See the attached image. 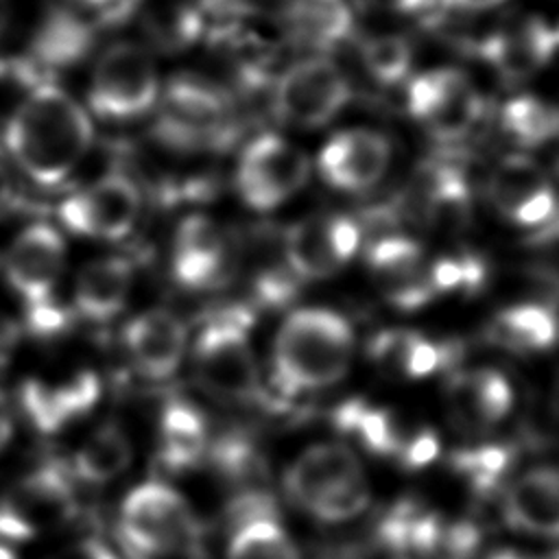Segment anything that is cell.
I'll return each instance as SVG.
<instances>
[{
    "instance_id": "6da1fadb",
    "label": "cell",
    "mask_w": 559,
    "mask_h": 559,
    "mask_svg": "<svg viewBox=\"0 0 559 559\" xmlns=\"http://www.w3.org/2000/svg\"><path fill=\"white\" fill-rule=\"evenodd\" d=\"M94 140L90 114L55 85H37L4 127V144L24 175L41 186L61 183Z\"/></svg>"
},
{
    "instance_id": "7a4b0ae2",
    "label": "cell",
    "mask_w": 559,
    "mask_h": 559,
    "mask_svg": "<svg viewBox=\"0 0 559 559\" xmlns=\"http://www.w3.org/2000/svg\"><path fill=\"white\" fill-rule=\"evenodd\" d=\"M352 354L354 332L341 314L301 308L275 334L273 376L284 393L321 389L347 373Z\"/></svg>"
},
{
    "instance_id": "3957f363",
    "label": "cell",
    "mask_w": 559,
    "mask_h": 559,
    "mask_svg": "<svg viewBox=\"0 0 559 559\" xmlns=\"http://www.w3.org/2000/svg\"><path fill=\"white\" fill-rule=\"evenodd\" d=\"M253 312L231 304L216 310L194 343L199 382L214 395L249 402L260 395V369L247 338Z\"/></svg>"
},
{
    "instance_id": "277c9868",
    "label": "cell",
    "mask_w": 559,
    "mask_h": 559,
    "mask_svg": "<svg viewBox=\"0 0 559 559\" xmlns=\"http://www.w3.org/2000/svg\"><path fill=\"white\" fill-rule=\"evenodd\" d=\"M159 96V79L151 55L138 44L109 46L94 66L90 105L107 120H131L146 114Z\"/></svg>"
},
{
    "instance_id": "5b68a950",
    "label": "cell",
    "mask_w": 559,
    "mask_h": 559,
    "mask_svg": "<svg viewBox=\"0 0 559 559\" xmlns=\"http://www.w3.org/2000/svg\"><path fill=\"white\" fill-rule=\"evenodd\" d=\"M120 535L131 555L194 544L199 524L188 502L164 483L129 491L120 509Z\"/></svg>"
},
{
    "instance_id": "8992f818",
    "label": "cell",
    "mask_w": 559,
    "mask_h": 559,
    "mask_svg": "<svg viewBox=\"0 0 559 559\" xmlns=\"http://www.w3.org/2000/svg\"><path fill=\"white\" fill-rule=\"evenodd\" d=\"M76 502L70 480L55 465L20 478L0 498V535L11 542L35 539L66 524Z\"/></svg>"
},
{
    "instance_id": "52a82bcc",
    "label": "cell",
    "mask_w": 559,
    "mask_h": 559,
    "mask_svg": "<svg viewBox=\"0 0 559 559\" xmlns=\"http://www.w3.org/2000/svg\"><path fill=\"white\" fill-rule=\"evenodd\" d=\"M349 94V83L336 63L310 57L280 74L273 87V111L288 124L314 129L330 122L345 107Z\"/></svg>"
},
{
    "instance_id": "ba28073f",
    "label": "cell",
    "mask_w": 559,
    "mask_h": 559,
    "mask_svg": "<svg viewBox=\"0 0 559 559\" xmlns=\"http://www.w3.org/2000/svg\"><path fill=\"white\" fill-rule=\"evenodd\" d=\"M411 116L437 140L465 138L483 114V98L472 81L452 68L417 74L406 90Z\"/></svg>"
},
{
    "instance_id": "9c48e42d",
    "label": "cell",
    "mask_w": 559,
    "mask_h": 559,
    "mask_svg": "<svg viewBox=\"0 0 559 559\" xmlns=\"http://www.w3.org/2000/svg\"><path fill=\"white\" fill-rule=\"evenodd\" d=\"M310 175V162L304 151L275 133L251 140L236 168V188L240 199L260 212L288 201Z\"/></svg>"
},
{
    "instance_id": "30bf717a",
    "label": "cell",
    "mask_w": 559,
    "mask_h": 559,
    "mask_svg": "<svg viewBox=\"0 0 559 559\" xmlns=\"http://www.w3.org/2000/svg\"><path fill=\"white\" fill-rule=\"evenodd\" d=\"M140 207L138 186L127 175L111 173L68 197L59 205V218L79 236L118 240L133 229Z\"/></svg>"
},
{
    "instance_id": "8fae6325",
    "label": "cell",
    "mask_w": 559,
    "mask_h": 559,
    "mask_svg": "<svg viewBox=\"0 0 559 559\" xmlns=\"http://www.w3.org/2000/svg\"><path fill=\"white\" fill-rule=\"evenodd\" d=\"M360 227L345 214H317L290 225L284 234L286 266L299 280L334 275L358 249Z\"/></svg>"
},
{
    "instance_id": "7c38bea8",
    "label": "cell",
    "mask_w": 559,
    "mask_h": 559,
    "mask_svg": "<svg viewBox=\"0 0 559 559\" xmlns=\"http://www.w3.org/2000/svg\"><path fill=\"white\" fill-rule=\"evenodd\" d=\"M227 116L229 105L221 90L197 76H177L164 96L159 131L179 146L210 144L225 135Z\"/></svg>"
},
{
    "instance_id": "4fadbf2b",
    "label": "cell",
    "mask_w": 559,
    "mask_h": 559,
    "mask_svg": "<svg viewBox=\"0 0 559 559\" xmlns=\"http://www.w3.org/2000/svg\"><path fill=\"white\" fill-rule=\"evenodd\" d=\"M63 264L66 245L61 234L46 223H33L9 245L4 275L24 304L37 308L52 301Z\"/></svg>"
},
{
    "instance_id": "5bb4252c",
    "label": "cell",
    "mask_w": 559,
    "mask_h": 559,
    "mask_svg": "<svg viewBox=\"0 0 559 559\" xmlns=\"http://www.w3.org/2000/svg\"><path fill=\"white\" fill-rule=\"evenodd\" d=\"M487 197L502 216L526 227L544 225L557 212L548 175L526 155H507L491 168Z\"/></svg>"
},
{
    "instance_id": "9a60e30c",
    "label": "cell",
    "mask_w": 559,
    "mask_h": 559,
    "mask_svg": "<svg viewBox=\"0 0 559 559\" xmlns=\"http://www.w3.org/2000/svg\"><path fill=\"white\" fill-rule=\"evenodd\" d=\"M367 480L356 454L343 443H319L299 454L284 474L288 498L304 511Z\"/></svg>"
},
{
    "instance_id": "2e32d148",
    "label": "cell",
    "mask_w": 559,
    "mask_h": 559,
    "mask_svg": "<svg viewBox=\"0 0 559 559\" xmlns=\"http://www.w3.org/2000/svg\"><path fill=\"white\" fill-rule=\"evenodd\" d=\"M391 146L371 129H345L328 140L319 153L323 179L343 192H365L386 173Z\"/></svg>"
},
{
    "instance_id": "e0dca14e",
    "label": "cell",
    "mask_w": 559,
    "mask_h": 559,
    "mask_svg": "<svg viewBox=\"0 0 559 559\" xmlns=\"http://www.w3.org/2000/svg\"><path fill=\"white\" fill-rule=\"evenodd\" d=\"M367 266L386 301L415 310L435 297L421 247L406 236H382L367 249Z\"/></svg>"
},
{
    "instance_id": "ac0fdd59",
    "label": "cell",
    "mask_w": 559,
    "mask_h": 559,
    "mask_svg": "<svg viewBox=\"0 0 559 559\" xmlns=\"http://www.w3.org/2000/svg\"><path fill=\"white\" fill-rule=\"evenodd\" d=\"M557 48L555 31L542 17L504 22L480 41V55L507 81H524L539 72Z\"/></svg>"
},
{
    "instance_id": "d6986e66",
    "label": "cell",
    "mask_w": 559,
    "mask_h": 559,
    "mask_svg": "<svg viewBox=\"0 0 559 559\" xmlns=\"http://www.w3.org/2000/svg\"><path fill=\"white\" fill-rule=\"evenodd\" d=\"M445 402L452 424L480 435L500 424L513 404L511 384L496 369L456 371L445 384Z\"/></svg>"
},
{
    "instance_id": "ffe728a7",
    "label": "cell",
    "mask_w": 559,
    "mask_h": 559,
    "mask_svg": "<svg viewBox=\"0 0 559 559\" xmlns=\"http://www.w3.org/2000/svg\"><path fill=\"white\" fill-rule=\"evenodd\" d=\"M170 266L183 288H207L225 280L229 269L223 229L203 214L186 216L173 238Z\"/></svg>"
},
{
    "instance_id": "44dd1931",
    "label": "cell",
    "mask_w": 559,
    "mask_h": 559,
    "mask_svg": "<svg viewBox=\"0 0 559 559\" xmlns=\"http://www.w3.org/2000/svg\"><path fill=\"white\" fill-rule=\"evenodd\" d=\"M100 395V382L92 371H76L61 380H26L20 402L35 428L57 432L85 415Z\"/></svg>"
},
{
    "instance_id": "7402d4cb",
    "label": "cell",
    "mask_w": 559,
    "mask_h": 559,
    "mask_svg": "<svg viewBox=\"0 0 559 559\" xmlns=\"http://www.w3.org/2000/svg\"><path fill=\"white\" fill-rule=\"evenodd\" d=\"M188 332L168 310H146L124 328V345L135 369L151 378H170L183 360Z\"/></svg>"
},
{
    "instance_id": "603a6c76",
    "label": "cell",
    "mask_w": 559,
    "mask_h": 559,
    "mask_svg": "<svg viewBox=\"0 0 559 559\" xmlns=\"http://www.w3.org/2000/svg\"><path fill=\"white\" fill-rule=\"evenodd\" d=\"M504 518L520 531L559 537V467H535L515 478L504 493Z\"/></svg>"
},
{
    "instance_id": "cb8c5ba5",
    "label": "cell",
    "mask_w": 559,
    "mask_h": 559,
    "mask_svg": "<svg viewBox=\"0 0 559 559\" xmlns=\"http://www.w3.org/2000/svg\"><path fill=\"white\" fill-rule=\"evenodd\" d=\"M133 269L124 258L109 255L87 262L74 282V308L87 321H109L127 304Z\"/></svg>"
},
{
    "instance_id": "d4e9b609",
    "label": "cell",
    "mask_w": 559,
    "mask_h": 559,
    "mask_svg": "<svg viewBox=\"0 0 559 559\" xmlns=\"http://www.w3.org/2000/svg\"><path fill=\"white\" fill-rule=\"evenodd\" d=\"M452 347L435 343L413 330H384L369 343L371 360L406 378H426L450 360Z\"/></svg>"
},
{
    "instance_id": "484cf974",
    "label": "cell",
    "mask_w": 559,
    "mask_h": 559,
    "mask_svg": "<svg viewBox=\"0 0 559 559\" xmlns=\"http://www.w3.org/2000/svg\"><path fill=\"white\" fill-rule=\"evenodd\" d=\"M284 22L293 37L317 50L336 48L354 31L347 0H288Z\"/></svg>"
},
{
    "instance_id": "4316f807",
    "label": "cell",
    "mask_w": 559,
    "mask_h": 559,
    "mask_svg": "<svg viewBox=\"0 0 559 559\" xmlns=\"http://www.w3.org/2000/svg\"><path fill=\"white\" fill-rule=\"evenodd\" d=\"M489 341L515 354L544 352L557 341V317L544 304H518L498 312Z\"/></svg>"
},
{
    "instance_id": "83f0119b",
    "label": "cell",
    "mask_w": 559,
    "mask_h": 559,
    "mask_svg": "<svg viewBox=\"0 0 559 559\" xmlns=\"http://www.w3.org/2000/svg\"><path fill=\"white\" fill-rule=\"evenodd\" d=\"M207 450V428L203 415L183 402L164 408L159 424V454L168 469L183 472L194 467Z\"/></svg>"
},
{
    "instance_id": "f1b7e54d",
    "label": "cell",
    "mask_w": 559,
    "mask_h": 559,
    "mask_svg": "<svg viewBox=\"0 0 559 559\" xmlns=\"http://www.w3.org/2000/svg\"><path fill=\"white\" fill-rule=\"evenodd\" d=\"M334 426L356 437L369 452L380 456H397L404 435L391 411L380 406H369L362 400H347L332 413Z\"/></svg>"
},
{
    "instance_id": "f546056e",
    "label": "cell",
    "mask_w": 559,
    "mask_h": 559,
    "mask_svg": "<svg viewBox=\"0 0 559 559\" xmlns=\"http://www.w3.org/2000/svg\"><path fill=\"white\" fill-rule=\"evenodd\" d=\"M133 456L129 437L120 426L107 424L96 428L74 454V472L81 480L103 485L120 476Z\"/></svg>"
},
{
    "instance_id": "4dcf8cb0",
    "label": "cell",
    "mask_w": 559,
    "mask_h": 559,
    "mask_svg": "<svg viewBox=\"0 0 559 559\" xmlns=\"http://www.w3.org/2000/svg\"><path fill=\"white\" fill-rule=\"evenodd\" d=\"M504 131L522 146H542L559 135V107L539 96L522 94L502 105Z\"/></svg>"
},
{
    "instance_id": "1f68e13d",
    "label": "cell",
    "mask_w": 559,
    "mask_h": 559,
    "mask_svg": "<svg viewBox=\"0 0 559 559\" xmlns=\"http://www.w3.org/2000/svg\"><path fill=\"white\" fill-rule=\"evenodd\" d=\"M513 450L504 443H480L456 450L450 459L452 469L467 480L472 491L489 493L507 476L513 463Z\"/></svg>"
},
{
    "instance_id": "d6a6232c",
    "label": "cell",
    "mask_w": 559,
    "mask_h": 559,
    "mask_svg": "<svg viewBox=\"0 0 559 559\" xmlns=\"http://www.w3.org/2000/svg\"><path fill=\"white\" fill-rule=\"evenodd\" d=\"M90 31L76 15L68 11L52 13L35 39V52L50 66H68L76 61L90 46Z\"/></svg>"
},
{
    "instance_id": "836d02e7",
    "label": "cell",
    "mask_w": 559,
    "mask_h": 559,
    "mask_svg": "<svg viewBox=\"0 0 559 559\" xmlns=\"http://www.w3.org/2000/svg\"><path fill=\"white\" fill-rule=\"evenodd\" d=\"M227 559H299V552L277 520H255L234 528Z\"/></svg>"
},
{
    "instance_id": "e575fe53",
    "label": "cell",
    "mask_w": 559,
    "mask_h": 559,
    "mask_svg": "<svg viewBox=\"0 0 559 559\" xmlns=\"http://www.w3.org/2000/svg\"><path fill=\"white\" fill-rule=\"evenodd\" d=\"M362 66L380 85H397L413 63V48L402 35H373L362 48Z\"/></svg>"
},
{
    "instance_id": "d590c367",
    "label": "cell",
    "mask_w": 559,
    "mask_h": 559,
    "mask_svg": "<svg viewBox=\"0 0 559 559\" xmlns=\"http://www.w3.org/2000/svg\"><path fill=\"white\" fill-rule=\"evenodd\" d=\"M428 277H430L435 295L448 293V290L472 293L478 286H483V282L487 277V269H485V262L478 260L476 255L463 253V255H454V258L452 255L441 258L435 264H430Z\"/></svg>"
},
{
    "instance_id": "8d00e7d4",
    "label": "cell",
    "mask_w": 559,
    "mask_h": 559,
    "mask_svg": "<svg viewBox=\"0 0 559 559\" xmlns=\"http://www.w3.org/2000/svg\"><path fill=\"white\" fill-rule=\"evenodd\" d=\"M214 463L234 480H249L264 472V461L255 445L240 435H227L214 445Z\"/></svg>"
},
{
    "instance_id": "74e56055",
    "label": "cell",
    "mask_w": 559,
    "mask_h": 559,
    "mask_svg": "<svg viewBox=\"0 0 559 559\" xmlns=\"http://www.w3.org/2000/svg\"><path fill=\"white\" fill-rule=\"evenodd\" d=\"M480 548V531L472 522H443L424 559H474Z\"/></svg>"
},
{
    "instance_id": "f35d334b",
    "label": "cell",
    "mask_w": 559,
    "mask_h": 559,
    "mask_svg": "<svg viewBox=\"0 0 559 559\" xmlns=\"http://www.w3.org/2000/svg\"><path fill=\"white\" fill-rule=\"evenodd\" d=\"M299 282L301 280L286 264L284 266H269L253 282L255 301L260 306H266V308L286 306L297 297Z\"/></svg>"
},
{
    "instance_id": "ab89813d",
    "label": "cell",
    "mask_w": 559,
    "mask_h": 559,
    "mask_svg": "<svg viewBox=\"0 0 559 559\" xmlns=\"http://www.w3.org/2000/svg\"><path fill=\"white\" fill-rule=\"evenodd\" d=\"M227 515L234 528L255 520H277V502L266 491H247L229 504Z\"/></svg>"
},
{
    "instance_id": "60d3db41",
    "label": "cell",
    "mask_w": 559,
    "mask_h": 559,
    "mask_svg": "<svg viewBox=\"0 0 559 559\" xmlns=\"http://www.w3.org/2000/svg\"><path fill=\"white\" fill-rule=\"evenodd\" d=\"M437 454H439V437L432 430L424 428L415 437L404 439L397 452V459L408 469H421L428 463H432Z\"/></svg>"
},
{
    "instance_id": "b9f144b4",
    "label": "cell",
    "mask_w": 559,
    "mask_h": 559,
    "mask_svg": "<svg viewBox=\"0 0 559 559\" xmlns=\"http://www.w3.org/2000/svg\"><path fill=\"white\" fill-rule=\"evenodd\" d=\"M50 559H116L114 552L103 546L100 542H92V539H85V542H79V544H72L70 548L66 550H59L57 555H52Z\"/></svg>"
},
{
    "instance_id": "7bdbcfd3",
    "label": "cell",
    "mask_w": 559,
    "mask_h": 559,
    "mask_svg": "<svg viewBox=\"0 0 559 559\" xmlns=\"http://www.w3.org/2000/svg\"><path fill=\"white\" fill-rule=\"evenodd\" d=\"M17 341H20L17 323L9 314L0 312V369L7 367V362L13 358Z\"/></svg>"
},
{
    "instance_id": "ee69618b",
    "label": "cell",
    "mask_w": 559,
    "mask_h": 559,
    "mask_svg": "<svg viewBox=\"0 0 559 559\" xmlns=\"http://www.w3.org/2000/svg\"><path fill=\"white\" fill-rule=\"evenodd\" d=\"M365 7L380 9V11H393V13H417L426 9L432 0H360Z\"/></svg>"
},
{
    "instance_id": "f6af8a7d",
    "label": "cell",
    "mask_w": 559,
    "mask_h": 559,
    "mask_svg": "<svg viewBox=\"0 0 559 559\" xmlns=\"http://www.w3.org/2000/svg\"><path fill=\"white\" fill-rule=\"evenodd\" d=\"M13 435V415H11V406L4 397V393L0 391V448H4L9 443Z\"/></svg>"
},
{
    "instance_id": "bcb514c9",
    "label": "cell",
    "mask_w": 559,
    "mask_h": 559,
    "mask_svg": "<svg viewBox=\"0 0 559 559\" xmlns=\"http://www.w3.org/2000/svg\"><path fill=\"white\" fill-rule=\"evenodd\" d=\"M13 197H15V192H13V179H11V175L7 173V168L0 164V214L11 207Z\"/></svg>"
},
{
    "instance_id": "7dc6e473",
    "label": "cell",
    "mask_w": 559,
    "mask_h": 559,
    "mask_svg": "<svg viewBox=\"0 0 559 559\" xmlns=\"http://www.w3.org/2000/svg\"><path fill=\"white\" fill-rule=\"evenodd\" d=\"M443 4L459 9V11H483V9H491L496 4H500L502 0H441Z\"/></svg>"
},
{
    "instance_id": "c3c4849f",
    "label": "cell",
    "mask_w": 559,
    "mask_h": 559,
    "mask_svg": "<svg viewBox=\"0 0 559 559\" xmlns=\"http://www.w3.org/2000/svg\"><path fill=\"white\" fill-rule=\"evenodd\" d=\"M11 15V0H0V35L4 33Z\"/></svg>"
},
{
    "instance_id": "681fc988",
    "label": "cell",
    "mask_w": 559,
    "mask_h": 559,
    "mask_svg": "<svg viewBox=\"0 0 559 559\" xmlns=\"http://www.w3.org/2000/svg\"><path fill=\"white\" fill-rule=\"evenodd\" d=\"M76 2H83L87 7H111V4H118V0H76Z\"/></svg>"
},
{
    "instance_id": "f907efd6",
    "label": "cell",
    "mask_w": 559,
    "mask_h": 559,
    "mask_svg": "<svg viewBox=\"0 0 559 559\" xmlns=\"http://www.w3.org/2000/svg\"><path fill=\"white\" fill-rule=\"evenodd\" d=\"M489 559H524V557H520L518 552H511V550H500V552L491 555Z\"/></svg>"
},
{
    "instance_id": "816d5d0a",
    "label": "cell",
    "mask_w": 559,
    "mask_h": 559,
    "mask_svg": "<svg viewBox=\"0 0 559 559\" xmlns=\"http://www.w3.org/2000/svg\"><path fill=\"white\" fill-rule=\"evenodd\" d=\"M0 559H15V555L7 546H0Z\"/></svg>"
},
{
    "instance_id": "f5cc1de1",
    "label": "cell",
    "mask_w": 559,
    "mask_h": 559,
    "mask_svg": "<svg viewBox=\"0 0 559 559\" xmlns=\"http://www.w3.org/2000/svg\"><path fill=\"white\" fill-rule=\"evenodd\" d=\"M555 35H557V44H559V31H555Z\"/></svg>"
}]
</instances>
